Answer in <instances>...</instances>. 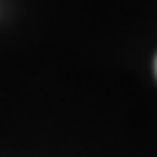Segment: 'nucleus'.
I'll return each mask as SVG.
<instances>
[{
    "instance_id": "1",
    "label": "nucleus",
    "mask_w": 157,
    "mask_h": 157,
    "mask_svg": "<svg viewBox=\"0 0 157 157\" xmlns=\"http://www.w3.org/2000/svg\"><path fill=\"white\" fill-rule=\"evenodd\" d=\"M155 71H157V59H155Z\"/></svg>"
}]
</instances>
